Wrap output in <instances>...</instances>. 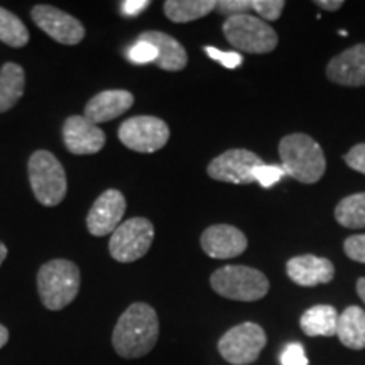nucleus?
I'll return each mask as SVG.
<instances>
[{
    "label": "nucleus",
    "mask_w": 365,
    "mask_h": 365,
    "mask_svg": "<svg viewBox=\"0 0 365 365\" xmlns=\"http://www.w3.org/2000/svg\"><path fill=\"white\" fill-rule=\"evenodd\" d=\"M159 339V318L148 303H134L120 314L112 333V345L122 359H140Z\"/></svg>",
    "instance_id": "f257e3e1"
},
{
    "label": "nucleus",
    "mask_w": 365,
    "mask_h": 365,
    "mask_svg": "<svg viewBox=\"0 0 365 365\" xmlns=\"http://www.w3.org/2000/svg\"><path fill=\"white\" fill-rule=\"evenodd\" d=\"M279 156L286 175L304 185L322 180L327 170V159L322 145L307 134H289L279 143Z\"/></svg>",
    "instance_id": "f03ea898"
},
{
    "label": "nucleus",
    "mask_w": 365,
    "mask_h": 365,
    "mask_svg": "<svg viewBox=\"0 0 365 365\" xmlns=\"http://www.w3.org/2000/svg\"><path fill=\"white\" fill-rule=\"evenodd\" d=\"M80 284L78 266L66 259H54L46 262L38 272L39 298L51 312H59L71 304L78 296Z\"/></svg>",
    "instance_id": "7ed1b4c3"
},
{
    "label": "nucleus",
    "mask_w": 365,
    "mask_h": 365,
    "mask_svg": "<svg viewBox=\"0 0 365 365\" xmlns=\"http://www.w3.org/2000/svg\"><path fill=\"white\" fill-rule=\"evenodd\" d=\"M34 198L44 207H56L66 196V171L49 150H36L27 164Z\"/></svg>",
    "instance_id": "20e7f679"
},
{
    "label": "nucleus",
    "mask_w": 365,
    "mask_h": 365,
    "mask_svg": "<svg viewBox=\"0 0 365 365\" xmlns=\"http://www.w3.org/2000/svg\"><path fill=\"white\" fill-rule=\"evenodd\" d=\"M217 294L234 301L262 299L269 291V281L261 271L247 266H225L210 277Z\"/></svg>",
    "instance_id": "39448f33"
},
{
    "label": "nucleus",
    "mask_w": 365,
    "mask_h": 365,
    "mask_svg": "<svg viewBox=\"0 0 365 365\" xmlns=\"http://www.w3.org/2000/svg\"><path fill=\"white\" fill-rule=\"evenodd\" d=\"M223 34L234 48L250 54L271 53L277 46L276 31L267 22L249 14L227 17L223 22Z\"/></svg>",
    "instance_id": "423d86ee"
},
{
    "label": "nucleus",
    "mask_w": 365,
    "mask_h": 365,
    "mask_svg": "<svg viewBox=\"0 0 365 365\" xmlns=\"http://www.w3.org/2000/svg\"><path fill=\"white\" fill-rule=\"evenodd\" d=\"M267 344L266 331L252 322L240 323L230 328L218 340V352L232 365H249L257 360Z\"/></svg>",
    "instance_id": "0eeeda50"
},
{
    "label": "nucleus",
    "mask_w": 365,
    "mask_h": 365,
    "mask_svg": "<svg viewBox=\"0 0 365 365\" xmlns=\"http://www.w3.org/2000/svg\"><path fill=\"white\" fill-rule=\"evenodd\" d=\"M154 240V225L148 218L135 217L122 222L108 242V250L117 262L129 264L144 257Z\"/></svg>",
    "instance_id": "6e6552de"
},
{
    "label": "nucleus",
    "mask_w": 365,
    "mask_h": 365,
    "mask_svg": "<svg viewBox=\"0 0 365 365\" xmlns=\"http://www.w3.org/2000/svg\"><path fill=\"white\" fill-rule=\"evenodd\" d=\"M118 139L135 153H156L170 140V127L153 115L130 117L118 127Z\"/></svg>",
    "instance_id": "1a4fd4ad"
},
{
    "label": "nucleus",
    "mask_w": 365,
    "mask_h": 365,
    "mask_svg": "<svg viewBox=\"0 0 365 365\" xmlns=\"http://www.w3.org/2000/svg\"><path fill=\"white\" fill-rule=\"evenodd\" d=\"M264 161L257 154L247 149H230L220 154L208 164V176L215 181L232 185H250L255 182L254 173Z\"/></svg>",
    "instance_id": "9d476101"
},
{
    "label": "nucleus",
    "mask_w": 365,
    "mask_h": 365,
    "mask_svg": "<svg viewBox=\"0 0 365 365\" xmlns=\"http://www.w3.org/2000/svg\"><path fill=\"white\" fill-rule=\"evenodd\" d=\"M31 17L39 29L61 44L75 46L85 38L83 24L70 14L59 11L58 7L36 6L31 11Z\"/></svg>",
    "instance_id": "9b49d317"
},
{
    "label": "nucleus",
    "mask_w": 365,
    "mask_h": 365,
    "mask_svg": "<svg viewBox=\"0 0 365 365\" xmlns=\"http://www.w3.org/2000/svg\"><path fill=\"white\" fill-rule=\"evenodd\" d=\"M127 203L125 196L118 190H107L95 200L91 205L86 228L93 237H105L113 234L115 228L122 223Z\"/></svg>",
    "instance_id": "f8f14e48"
},
{
    "label": "nucleus",
    "mask_w": 365,
    "mask_h": 365,
    "mask_svg": "<svg viewBox=\"0 0 365 365\" xmlns=\"http://www.w3.org/2000/svg\"><path fill=\"white\" fill-rule=\"evenodd\" d=\"M63 140L75 156H88L103 149L105 134L85 115H71L63 125Z\"/></svg>",
    "instance_id": "ddd939ff"
},
{
    "label": "nucleus",
    "mask_w": 365,
    "mask_h": 365,
    "mask_svg": "<svg viewBox=\"0 0 365 365\" xmlns=\"http://www.w3.org/2000/svg\"><path fill=\"white\" fill-rule=\"evenodd\" d=\"M203 252L212 259H232L247 249V237L234 225H212L200 237Z\"/></svg>",
    "instance_id": "4468645a"
},
{
    "label": "nucleus",
    "mask_w": 365,
    "mask_h": 365,
    "mask_svg": "<svg viewBox=\"0 0 365 365\" xmlns=\"http://www.w3.org/2000/svg\"><path fill=\"white\" fill-rule=\"evenodd\" d=\"M327 76L341 86L365 85V44H355L328 63Z\"/></svg>",
    "instance_id": "2eb2a0df"
},
{
    "label": "nucleus",
    "mask_w": 365,
    "mask_h": 365,
    "mask_svg": "<svg viewBox=\"0 0 365 365\" xmlns=\"http://www.w3.org/2000/svg\"><path fill=\"white\" fill-rule=\"evenodd\" d=\"M286 272L289 279L303 287H314L328 284L335 276V267L325 257L307 254L289 259L286 264Z\"/></svg>",
    "instance_id": "dca6fc26"
},
{
    "label": "nucleus",
    "mask_w": 365,
    "mask_h": 365,
    "mask_svg": "<svg viewBox=\"0 0 365 365\" xmlns=\"http://www.w3.org/2000/svg\"><path fill=\"white\" fill-rule=\"evenodd\" d=\"M134 105V95L127 90H105L90 98L85 107V117L91 124H103L120 117Z\"/></svg>",
    "instance_id": "f3484780"
},
{
    "label": "nucleus",
    "mask_w": 365,
    "mask_h": 365,
    "mask_svg": "<svg viewBox=\"0 0 365 365\" xmlns=\"http://www.w3.org/2000/svg\"><path fill=\"white\" fill-rule=\"evenodd\" d=\"M137 41H144L156 48L158 59L154 65L164 71H180L188 63V54L185 48L170 34L159 33V31H145Z\"/></svg>",
    "instance_id": "a211bd4d"
},
{
    "label": "nucleus",
    "mask_w": 365,
    "mask_h": 365,
    "mask_svg": "<svg viewBox=\"0 0 365 365\" xmlns=\"http://www.w3.org/2000/svg\"><path fill=\"white\" fill-rule=\"evenodd\" d=\"M26 90L24 68L17 63H6L0 70V113L11 110Z\"/></svg>",
    "instance_id": "6ab92c4d"
},
{
    "label": "nucleus",
    "mask_w": 365,
    "mask_h": 365,
    "mask_svg": "<svg viewBox=\"0 0 365 365\" xmlns=\"http://www.w3.org/2000/svg\"><path fill=\"white\" fill-rule=\"evenodd\" d=\"M336 335L346 349H365V312L359 307H349L339 314Z\"/></svg>",
    "instance_id": "aec40b11"
},
{
    "label": "nucleus",
    "mask_w": 365,
    "mask_h": 365,
    "mask_svg": "<svg viewBox=\"0 0 365 365\" xmlns=\"http://www.w3.org/2000/svg\"><path fill=\"white\" fill-rule=\"evenodd\" d=\"M339 313L330 304H317L307 309L299 319V327L308 336H333L336 335Z\"/></svg>",
    "instance_id": "412c9836"
},
{
    "label": "nucleus",
    "mask_w": 365,
    "mask_h": 365,
    "mask_svg": "<svg viewBox=\"0 0 365 365\" xmlns=\"http://www.w3.org/2000/svg\"><path fill=\"white\" fill-rule=\"evenodd\" d=\"M217 9L215 0H168L164 2V14L173 22H193L208 16Z\"/></svg>",
    "instance_id": "4be33fe9"
},
{
    "label": "nucleus",
    "mask_w": 365,
    "mask_h": 365,
    "mask_svg": "<svg viewBox=\"0 0 365 365\" xmlns=\"http://www.w3.org/2000/svg\"><path fill=\"white\" fill-rule=\"evenodd\" d=\"M335 218L345 228H352V230L365 228V193L345 196L336 205Z\"/></svg>",
    "instance_id": "5701e85b"
},
{
    "label": "nucleus",
    "mask_w": 365,
    "mask_h": 365,
    "mask_svg": "<svg viewBox=\"0 0 365 365\" xmlns=\"http://www.w3.org/2000/svg\"><path fill=\"white\" fill-rule=\"evenodd\" d=\"M0 41L12 48H24L29 41V31L16 14L0 7Z\"/></svg>",
    "instance_id": "b1692460"
},
{
    "label": "nucleus",
    "mask_w": 365,
    "mask_h": 365,
    "mask_svg": "<svg viewBox=\"0 0 365 365\" xmlns=\"http://www.w3.org/2000/svg\"><path fill=\"white\" fill-rule=\"evenodd\" d=\"M286 2L282 0H252V9L261 16V19L277 21L284 11Z\"/></svg>",
    "instance_id": "393cba45"
},
{
    "label": "nucleus",
    "mask_w": 365,
    "mask_h": 365,
    "mask_svg": "<svg viewBox=\"0 0 365 365\" xmlns=\"http://www.w3.org/2000/svg\"><path fill=\"white\" fill-rule=\"evenodd\" d=\"M284 175L286 171L282 166H276V164H271V166H269V164L264 163L262 166H259L257 170H255L254 180L261 186H264V188H271V186L276 185Z\"/></svg>",
    "instance_id": "a878e982"
},
{
    "label": "nucleus",
    "mask_w": 365,
    "mask_h": 365,
    "mask_svg": "<svg viewBox=\"0 0 365 365\" xmlns=\"http://www.w3.org/2000/svg\"><path fill=\"white\" fill-rule=\"evenodd\" d=\"M130 59V63H135V65H144V63H154L158 59V51L154 46L149 43H144V41H137V43L132 46L129 54H127Z\"/></svg>",
    "instance_id": "bb28decb"
},
{
    "label": "nucleus",
    "mask_w": 365,
    "mask_h": 365,
    "mask_svg": "<svg viewBox=\"0 0 365 365\" xmlns=\"http://www.w3.org/2000/svg\"><path fill=\"white\" fill-rule=\"evenodd\" d=\"M217 11L228 17L242 16V14L254 11L252 0H220V2H217Z\"/></svg>",
    "instance_id": "cd10ccee"
},
{
    "label": "nucleus",
    "mask_w": 365,
    "mask_h": 365,
    "mask_svg": "<svg viewBox=\"0 0 365 365\" xmlns=\"http://www.w3.org/2000/svg\"><path fill=\"white\" fill-rule=\"evenodd\" d=\"M205 53H207L212 59H215V61L220 63L222 66L230 68V70H234V68L240 66L242 61H244V59H242V56H240L239 53H235V51H220V49L213 48V46H207V48H205Z\"/></svg>",
    "instance_id": "c85d7f7f"
},
{
    "label": "nucleus",
    "mask_w": 365,
    "mask_h": 365,
    "mask_svg": "<svg viewBox=\"0 0 365 365\" xmlns=\"http://www.w3.org/2000/svg\"><path fill=\"white\" fill-rule=\"evenodd\" d=\"M345 254L355 262L365 264V234L352 235L344 244Z\"/></svg>",
    "instance_id": "c756f323"
},
{
    "label": "nucleus",
    "mask_w": 365,
    "mask_h": 365,
    "mask_svg": "<svg viewBox=\"0 0 365 365\" xmlns=\"http://www.w3.org/2000/svg\"><path fill=\"white\" fill-rule=\"evenodd\" d=\"M281 365H308V357L301 344H289L281 355Z\"/></svg>",
    "instance_id": "7c9ffc66"
},
{
    "label": "nucleus",
    "mask_w": 365,
    "mask_h": 365,
    "mask_svg": "<svg viewBox=\"0 0 365 365\" xmlns=\"http://www.w3.org/2000/svg\"><path fill=\"white\" fill-rule=\"evenodd\" d=\"M344 159L346 166H350L352 170L365 175V143L354 145V148L345 154Z\"/></svg>",
    "instance_id": "2f4dec72"
},
{
    "label": "nucleus",
    "mask_w": 365,
    "mask_h": 365,
    "mask_svg": "<svg viewBox=\"0 0 365 365\" xmlns=\"http://www.w3.org/2000/svg\"><path fill=\"white\" fill-rule=\"evenodd\" d=\"M149 6L150 2H148V0H125V2L120 4V11L127 17H134Z\"/></svg>",
    "instance_id": "473e14b6"
},
{
    "label": "nucleus",
    "mask_w": 365,
    "mask_h": 365,
    "mask_svg": "<svg viewBox=\"0 0 365 365\" xmlns=\"http://www.w3.org/2000/svg\"><path fill=\"white\" fill-rule=\"evenodd\" d=\"M314 4H317L318 7H322L323 11H328V12L339 11V9L344 6V2H341V0H317Z\"/></svg>",
    "instance_id": "72a5a7b5"
},
{
    "label": "nucleus",
    "mask_w": 365,
    "mask_h": 365,
    "mask_svg": "<svg viewBox=\"0 0 365 365\" xmlns=\"http://www.w3.org/2000/svg\"><path fill=\"white\" fill-rule=\"evenodd\" d=\"M9 341V330L0 323V349H4Z\"/></svg>",
    "instance_id": "f704fd0d"
},
{
    "label": "nucleus",
    "mask_w": 365,
    "mask_h": 365,
    "mask_svg": "<svg viewBox=\"0 0 365 365\" xmlns=\"http://www.w3.org/2000/svg\"><path fill=\"white\" fill-rule=\"evenodd\" d=\"M357 293L360 296V299L365 303V277H360L357 281Z\"/></svg>",
    "instance_id": "c9c22d12"
},
{
    "label": "nucleus",
    "mask_w": 365,
    "mask_h": 365,
    "mask_svg": "<svg viewBox=\"0 0 365 365\" xmlns=\"http://www.w3.org/2000/svg\"><path fill=\"white\" fill-rule=\"evenodd\" d=\"M6 257H7V247L4 242H0V266H2V262L6 261Z\"/></svg>",
    "instance_id": "e433bc0d"
}]
</instances>
